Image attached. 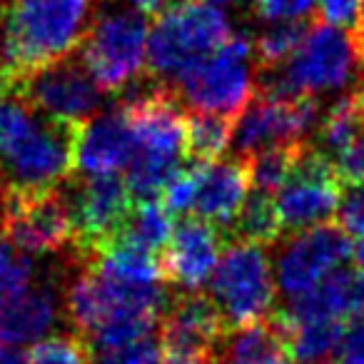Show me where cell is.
<instances>
[{
    "label": "cell",
    "instance_id": "obj_1",
    "mask_svg": "<svg viewBox=\"0 0 364 364\" xmlns=\"http://www.w3.org/2000/svg\"><path fill=\"white\" fill-rule=\"evenodd\" d=\"M95 0H3L0 70L8 87L18 77L60 63L80 50Z\"/></svg>",
    "mask_w": 364,
    "mask_h": 364
},
{
    "label": "cell",
    "instance_id": "obj_2",
    "mask_svg": "<svg viewBox=\"0 0 364 364\" xmlns=\"http://www.w3.org/2000/svg\"><path fill=\"white\" fill-rule=\"evenodd\" d=\"M120 110L132 130V157L125 170V185L132 200H155L177 172L185 170L188 115L170 87L152 80L150 85L125 90Z\"/></svg>",
    "mask_w": 364,
    "mask_h": 364
},
{
    "label": "cell",
    "instance_id": "obj_3",
    "mask_svg": "<svg viewBox=\"0 0 364 364\" xmlns=\"http://www.w3.org/2000/svg\"><path fill=\"white\" fill-rule=\"evenodd\" d=\"M75 127L58 125L18 97L0 100V172L3 185L26 193L63 188L75 172Z\"/></svg>",
    "mask_w": 364,
    "mask_h": 364
},
{
    "label": "cell",
    "instance_id": "obj_4",
    "mask_svg": "<svg viewBox=\"0 0 364 364\" xmlns=\"http://www.w3.org/2000/svg\"><path fill=\"white\" fill-rule=\"evenodd\" d=\"M364 80V46L349 31L309 23L284 65L257 70V92L272 97H314Z\"/></svg>",
    "mask_w": 364,
    "mask_h": 364
},
{
    "label": "cell",
    "instance_id": "obj_5",
    "mask_svg": "<svg viewBox=\"0 0 364 364\" xmlns=\"http://www.w3.org/2000/svg\"><path fill=\"white\" fill-rule=\"evenodd\" d=\"M228 16L210 0H177L157 16L147 41V73L165 85L213 55L228 38Z\"/></svg>",
    "mask_w": 364,
    "mask_h": 364
},
{
    "label": "cell",
    "instance_id": "obj_6",
    "mask_svg": "<svg viewBox=\"0 0 364 364\" xmlns=\"http://www.w3.org/2000/svg\"><path fill=\"white\" fill-rule=\"evenodd\" d=\"M252 38L232 33L213 55L177 77L175 95L190 112L220 115L235 120L257 95Z\"/></svg>",
    "mask_w": 364,
    "mask_h": 364
},
{
    "label": "cell",
    "instance_id": "obj_7",
    "mask_svg": "<svg viewBox=\"0 0 364 364\" xmlns=\"http://www.w3.org/2000/svg\"><path fill=\"white\" fill-rule=\"evenodd\" d=\"M150 23L137 8H102L80 46V63L102 92H125L145 73Z\"/></svg>",
    "mask_w": 364,
    "mask_h": 364
},
{
    "label": "cell",
    "instance_id": "obj_8",
    "mask_svg": "<svg viewBox=\"0 0 364 364\" xmlns=\"http://www.w3.org/2000/svg\"><path fill=\"white\" fill-rule=\"evenodd\" d=\"M274 297V262L262 245L232 242L223 250L210 277V302L230 332L269 319Z\"/></svg>",
    "mask_w": 364,
    "mask_h": 364
},
{
    "label": "cell",
    "instance_id": "obj_9",
    "mask_svg": "<svg viewBox=\"0 0 364 364\" xmlns=\"http://www.w3.org/2000/svg\"><path fill=\"white\" fill-rule=\"evenodd\" d=\"M8 95L31 105L43 117L65 127H77L102 112L107 92L92 80L80 60L65 58L11 82Z\"/></svg>",
    "mask_w": 364,
    "mask_h": 364
},
{
    "label": "cell",
    "instance_id": "obj_10",
    "mask_svg": "<svg viewBox=\"0 0 364 364\" xmlns=\"http://www.w3.org/2000/svg\"><path fill=\"white\" fill-rule=\"evenodd\" d=\"M0 237L31 257L75 245L70 208L60 190L26 193L0 185Z\"/></svg>",
    "mask_w": 364,
    "mask_h": 364
},
{
    "label": "cell",
    "instance_id": "obj_11",
    "mask_svg": "<svg viewBox=\"0 0 364 364\" xmlns=\"http://www.w3.org/2000/svg\"><path fill=\"white\" fill-rule=\"evenodd\" d=\"M322 120L319 100L314 97H272L257 95L232 120V145L237 160L272 147H302L307 137L317 132Z\"/></svg>",
    "mask_w": 364,
    "mask_h": 364
},
{
    "label": "cell",
    "instance_id": "obj_12",
    "mask_svg": "<svg viewBox=\"0 0 364 364\" xmlns=\"http://www.w3.org/2000/svg\"><path fill=\"white\" fill-rule=\"evenodd\" d=\"M70 208L75 245L82 259L90 262L97 252L115 242L132 210V195L117 175L82 177L60 190Z\"/></svg>",
    "mask_w": 364,
    "mask_h": 364
},
{
    "label": "cell",
    "instance_id": "obj_13",
    "mask_svg": "<svg viewBox=\"0 0 364 364\" xmlns=\"http://www.w3.org/2000/svg\"><path fill=\"white\" fill-rule=\"evenodd\" d=\"M342 200V185L334 165L317 147L302 145L284 185L274 195L282 230L302 232L327 225L337 215Z\"/></svg>",
    "mask_w": 364,
    "mask_h": 364
},
{
    "label": "cell",
    "instance_id": "obj_14",
    "mask_svg": "<svg viewBox=\"0 0 364 364\" xmlns=\"http://www.w3.org/2000/svg\"><path fill=\"white\" fill-rule=\"evenodd\" d=\"M354 247L339 225H319L294 232L274 259V282L287 299L302 297L334 269L344 267Z\"/></svg>",
    "mask_w": 364,
    "mask_h": 364
},
{
    "label": "cell",
    "instance_id": "obj_15",
    "mask_svg": "<svg viewBox=\"0 0 364 364\" xmlns=\"http://www.w3.org/2000/svg\"><path fill=\"white\" fill-rule=\"evenodd\" d=\"M223 257V232L200 218H188L175 225L167 247L162 250L165 279L182 289V294H198L210 282Z\"/></svg>",
    "mask_w": 364,
    "mask_h": 364
},
{
    "label": "cell",
    "instance_id": "obj_16",
    "mask_svg": "<svg viewBox=\"0 0 364 364\" xmlns=\"http://www.w3.org/2000/svg\"><path fill=\"white\" fill-rule=\"evenodd\" d=\"M230 337L228 324L203 294H180L165 309L160 324V342L165 352L208 362L220 344Z\"/></svg>",
    "mask_w": 364,
    "mask_h": 364
},
{
    "label": "cell",
    "instance_id": "obj_17",
    "mask_svg": "<svg viewBox=\"0 0 364 364\" xmlns=\"http://www.w3.org/2000/svg\"><path fill=\"white\" fill-rule=\"evenodd\" d=\"M132 157V130L127 115L117 110L97 112L73 132V165L80 175H117Z\"/></svg>",
    "mask_w": 364,
    "mask_h": 364
},
{
    "label": "cell",
    "instance_id": "obj_18",
    "mask_svg": "<svg viewBox=\"0 0 364 364\" xmlns=\"http://www.w3.org/2000/svg\"><path fill=\"white\" fill-rule=\"evenodd\" d=\"M364 317V272L359 267H339L317 287L294 297L274 314L279 324L342 322Z\"/></svg>",
    "mask_w": 364,
    "mask_h": 364
},
{
    "label": "cell",
    "instance_id": "obj_19",
    "mask_svg": "<svg viewBox=\"0 0 364 364\" xmlns=\"http://www.w3.org/2000/svg\"><path fill=\"white\" fill-rule=\"evenodd\" d=\"M63 299L55 282L38 279L18 292L0 294V344H36L58 327Z\"/></svg>",
    "mask_w": 364,
    "mask_h": 364
},
{
    "label": "cell",
    "instance_id": "obj_20",
    "mask_svg": "<svg viewBox=\"0 0 364 364\" xmlns=\"http://www.w3.org/2000/svg\"><path fill=\"white\" fill-rule=\"evenodd\" d=\"M195 193L193 213L195 218L228 228L235 223L250 195V175L245 160H213L193 167Z\"/></svg>",
    "mask_w": 364,
    "mask_h": 364
},
{
    "label": "cell",
    "instance_id": "obj_21",
    "mask_svg": "<svg viewBox=\"0 0 364 364\" xmlns=\"http://www.w3.org/2000/svg\"><path fill=\"white\" fill-rule=\"evenodd\" d=\"M225 344H228V364H292L284 334L274 319L235 329Z\"/></svg>",
    "mask_w": 364,
    "mask_h": 364
},
{
    "label": "cell",
    "instance_id": "obj_22",
    "mask_svg": "<svg viewBox=\"0 0 364 364\" xmlns=\"http://www.w3.org/2000/svg\"><path fill=\"white\" fill-rule=\"evenodd\" d=\"M172 232H175V220H172L170 210L157 200H140L137 205H132L115 242H125L150 255H157L167 247Z\"/></svg>",
    "mask_w": 364,
    "mask_h": 364
},
{
    "label": "cell",
    "instance_id": "obj_23",
    "mask_svg": "<svg viewBox=\"0 0 364 364\" xmlns=\"http://www.w3.org/2000/svg\"><path fill=\"white\" fill-rule=\"evenodd\" d=\"M232 232V242H252V245H272L284 232L282 223H279L277 205H274V195L257 193L247 195L242 210L237 213L235 223L230 225Z\"/></svg>",
    "mask_w": 364,
    "mask_h": 364
},
{
    "label": "cell",
    "instance_id": "obj_24",
    "mask_svg": "<svg viewBox=\"0 0 364 364\" xmlns=\"http://www.w3.org/2000/svg\"><path fill=\"white\" fill-rule=\"evenodd\" d=\"M277 327L284 334V344H287L289 357L304 364L327 362L334 354V349H337L339 334H342V322H302V324L277 322Z\"/></svg>",
    "mask_w": 364,
    "mask_h": 364
},
{
    "label": "cell",
    "instance_id": "obj_25",
    "mask_svg": "<svg viewBox=\"0 0 364 364\" xmlns=\"http://www.w3.org/2000/svg\"><path fill=\"white\" fill-rule=\"evenodd\" d=\"M362 135V115H359L357 97L344 95L322 115L317 125V145L314 147L332 160L334 155L347 150Z\"/></svg>",
    "mask_w": 364,
    "mask_h": 364
},
{
    "label": "cell",
    "instance_id": "obj_26",
    "mask_svg": "<svg viewBox=\"0 0 364 364\" xmlns=\"http://www.w3.org/2000/svg\"><path fill=\"white\" fill-rule=\"evenodd\" d=\"M230 145H232V120L220 115H205V112L188 115V125H185L188 160H193L195 165L220 160V155Z\"/></svg>",
    "mask_w": 364,
    "mask_h": 364
},
{
    "label": "cell",
    "instance_id": "obj_27",
    "mask_svg": "<svg viewBox=\"0 0 364 364\" xmlns=\"http://www.w3.org/2000/svg\"><path fill=\"white\" fill-rule=\"evenodd\" d=\"M307 28L309 26L302 21H287V23H274L272 28L259 33L257 41H252L259 70H274V68L284 65L299 48Z\"/></svg>",
    "mask_w": 364,
    "mask_h": 364
},
{
    "label": "cell",
    "instance_id": "obj_28",
    "mask_svg": "<svg viewBox=\"0 0 364 364\" xmlns=\"http://www.w3.org/2000/svg\"><path fill=\"white\" fill-rule=\"evenodd\" d=\"M299 147H272V150H264L252 155L250 160H245L250 175V185H252L257 193L277 195V190L284 185V180L289 177L294 165V157H297Z\"/></svg>",
    "mask_w": 364,
    "mask_h": 364
},
{
    "label": "cell",
    "instance_id": "obj_29",
    "mask_svg": "<svg viewBox=\"0 0 364 364\" xmlns=\"http://www.w3.org/2000/svg\"><path fill=\"white\" fill-rule=\"evenodd\" d=\"M90 344L80 334H55L31 347L28 364H90Z\"/></svg>",
    "mask_w": 364,
    "mask_h": 364
},
{
    "label": "cell",
    "instance_id": "obj_30",
    "mask_svg": "<svg viewBox=\"0 0 364 364\" xmlns=\"http://www.w3.org/2000/svg\"><path fill=\"white\" fill-rule=\"evenodd\" d=\"M162 354V342L157 334L145 337L140 342H132L122 349L105 354H95V364H157Z\"/></svg>",
    "mask_w": 364,
    "mask_h": 364
},
{
    "label": "cell",
    "instance_id": "obj_31",
    "mask_svg": "<svg viewBox=\"0 0 364 364\" xmlns=\"http://www.w3.org/2000/svg\"><path fill=\"white\" fill-rule=\"evenodd\" d=\"M339 228L349 235V237H364V182L362 185H354L347 188V193L339 200Z\"/></svg>",
    "mask_w": 364,
    "mask_h": 364
},
{
    "label": "cell",
    "instance_id": "obj_32",
    "mask_svg": "<svg viewBox=\"0 0 364 364\" xmlns=\"http://www.w3.org/2000/svg\"><path fill=\"white\" fill-rule=\"evenodd\" d=\"M334 172H337L339 185L344 188H354L364 182V135L357 142L342 150L339 155L332 157Z\"/></svg>",
    "mask_w": 364,
    "mask_h": 364
},
{
    "label": "cell",
    "instance_id": "obj_33",
    "mask_svg": "<svg viewBox=\"0 0 364 364\" xmlns=\"http://www.w3.org/2000/svg\"><path fill=\"white\" fill-rule=\"evenodd\" d=\"M334 359H337L334 364H364V317L342 324Z\"/></svg>",
    "mask_w": 364,
    "mask_h": 364
},
{
    "label": "cell",
    "instance_id": "obj_34",
    "mask_svg": "<svg viewBox=\"0 0 364 364\" xmlns=\"http://www.w3.org/2000/svg\"><path fill=\"white\" fill-rule=\"evenodd\" d=\"M319 3V23L339 28V31H357L359 21V0H317Z\"/></svg>",
    "mask_w": 364,
    "mask_h": 364
},
{
    "label": "cell",
    "instance_id": "obj_35",
    "mask_svg": "<svg viewBox=\"0 0 364 364\" xmlns=\"http://www.w3.org/2000/svg\"><path fill=\"white\" fill-rule=\"evenodd\" d=\"M252 3H255V13L259 18L274 23L299 21L314 6V0H252Z\"/></svg>",
    "mask_w": 364,
    "mask_h": 364
},
{
    "label": "cell",
    "instance_id": "obj_36",
    "mask_svg": "<svg viewBox=\"0 0 364 364\" xmlns=\"http://www.w3.org/2000/svg\"><path fill=\"white\" fill-rule=\"evenodd\" d=\"M0 364H28L26 354L11 344H0Z\"/></svg>",
    "mask_w": 364,
    "mask_h": 364
},
{
    "label": "cell",
    "instance_id": "obj_37",
    "mask_svg": "<svg viewBox=\"0 0 364 364\" xmlns=\"http://www.w3.org/2000/svg\"><path fill=\"white\" fill-rule=\"evenodd\" d=\"M354 36L359 38V43L364 46V0H359V21H357V31Z\"/></svg>",
    "mask_w": 364,
    "mask_h": 364
},
{
    "label": "cell",
    "instance_id": "obj_38",
    "mask_svg": "<svg viewBox=\"0 0 364 364\" xmlns=\"http://www.w3.org/2000/svg\"><path fill=\"white\" fill-rule=\"evenodd\" d=\"M354 97H357V107H359V115H362V132H364V80L359 82V90L354 92Z\"/></svg>",
    "mask_w": 364,
    "mask_h": 364
},
{
    "label": "cell",
    "instance_id": "obj_39",
    "mask_svg": "<svg viewBox=\"0 0 364 364\" xmlns=\"http://www.w3.org/2000/svg\"><path fill=\"white\" fill-rule=\"evenodd\" d=\"M352 255H354V259H357V267L364 272V237L359 240V245L354 247V252H352Z\"/></svg>",
    "mask_w": 364,
    "mask_h": 364
},
{
    "label": "cell",
    "instance_id": "obj_40",
    "mask_svg": "<svg viewBox=\"0 0 364 364\" xmlns=\"http://www.w3.org/2000/svg\"><path fill=\"white\" fill-rule=\"evenodd\" d=\"M8 95V80H6V73L0 70V100Z\"/></svg>",
    "mask_w": 364,
    "mask_h": 364
},
{
    "label": "cell",
    "instance_id": "obj_41",
    "mask_svg": "<svg viewBox=\"0 0 364 364\" xmlns=\"http://www.w3.org/2000/svg\"><path fill=\"white\" fill-rule=\"evenodd\" d=\"M210 3H213V6H228V3H237V0H210Z\"/></svg>",
    "mask_w": 364,
    "mask_h": 364
},
{
    "label": "cell",
    "instance_id": "obj_42",
    "mask_svg": "<svg viewBox=\"0 0 364 364\" xmlns=\"http://www.w3.org/2000/svg\"><path fill=\"white\" fill-rule=\"evenodd\" d=\"M312 364H332V362H312Z\"/></svg>",
    "mask_w": 364,
    "mask_h": 364
},
{
    "label": "cell",
    "instance_id": "obj_43",
    "mask_svg": "<svg viewBox=\"0 0 364 364\" xmlns=\"http://www.w3.org/2000/svg\"><path fill=\"white\" fill-rule=\"evenodd\" d=\"M215 364H223V362H215Z\"/></svg>",
    "mask_w": 364,
    "mask_h": 364
}]
</instances>
